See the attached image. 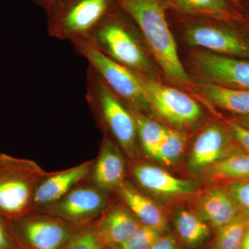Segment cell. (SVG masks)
<instances>
[{
	"mask_svg": "<svg viewBox=\"0 0 249 249\" xmlns=\"http://www.w3.org/2000/svg\"><path fill=\"white\" fill-rule=\"evenodd\" d=\"M247 222L237 217L231 222L218 229L214 249H241L245 237Z\"/></svg>",
	"mask_w": 249,
	"mask_h": 249,
	"instance_id": "cell-25",
	"label": "cell"
},
{
	"mask_svg": "<svg viewBox=\"0 0 249 249\" xmlns=\"http://www.w3.org/2000/svg\"><path fill=\"white\" fill-rule=\"evenodd\" d=\"M199 215L213 227L227 225L237 216V204L227 191L214 188L201 196L198 204Z\"/></svg>",
	"mask_w": 249,
	"mask_h": 249,
	"instance_id": "cell-19",
	"label": "cell"
},
{
	"mask_svg": "<svg viewBox=\"0 0 249 249\" xmlns=\"http://www.w3.org/2000/svg\"><path fill=\"white\" fill-rule=\"evenodd\" d=\"M116 4V0H58L47 11L49 34L71 42L89 37Z\"/></svg>",
	"mask_w": 249,
	"mask_h": 249,
	"instance_id": "cell-3",
	"label": "cell"
},
{
	"mask_svg": "<svg viewBox=\"0 0 249 249\" xmlns=\"http://www.w3.org/2000/svg\"><path fill=\"white\" fill-rule=\"evenodd\" d=\"M97 231V223L80 226L61 249H105Z\"/></svg>",
	"mask_w": 249,
	"mask_h": 249,
	"instance_id": "cell-26",
	"label": "cell"
},
{
	"mask_svg": "<svg viewBox=\"0 0 249 249\" xmlns=\"http://www.w3.org/2000/svg\"><path fill=\"white\" fill-rule=\"evenodd\" d=\"M161 233L154 228L142 224L133 235L118 247L119 249H150L161 237Z\"/></svg>",
	"mask_w": 249,
	"mask_h": 249,
	"instance_id": "cell-27",
	"label": "cell"
},
{
	"mask_svg": "<svg viewBox=\"0 0 249 249\" xmlns=\"http://www.w3.org/2000/svg\"><path fill=\"white\" fill-rule=\"evenodd\" d=\"M72 42L89 62L90 69L118 97L124 98L137 110L150 107L138 73L108 56L89 37Z\"/></svg>",
	"mask_w": 249,
	"mask_h": 249,
	"instance_id": "cell-4",
	"label": "cell"
},
{
	"mask_svg": "<svg viewBox=\"0 0 249 249\" xmlns=\"http://www.w3.org/2000/svg\"><path fill=\"white\" fill-rule=\"evenodd\" d=\"M208 101L226 110L249 116V90L231 89L206 83L199 87Z\"/></svg>",
	"mask_w": 249,
	"mask_h": 249,
	"instance_id": "cell-20",
	"label": "cell"
},
{
	"mask_svg": "<svg viewBox=\"0 0 249 249\" xmlns=\"http://www.w3.org/2000/svg\"><path fill=\"white\" fill-rule=\"evenodd\" d=\"M119 196L127 209L142 225L164 231L167 221L162 210L131 183L124 181L118 188Z\"/></svg>",
	"mask_w": 249,
	"mask_h": 249,
	"instance_id": "cell-18",
	"label": "cell"
},
{
	"mask_svg": "<svg viewBox=\"0 0 249 249\" xmlns=\"http://www.w3.org/2000/svg\"><path fill=\"white\" fill-rule=\"evenodd\" d=\"M192 64L196 73L207 83L249 90V60L199 51L192 55Z\"/></svg>",
	"mask_w": 249,
	"mask_h": 249,
	"instance_id": "cell-11",
	"label": "cell"
},
{
	"mask_svg": "<svg viewBox=\"0 0 249 249\" xmlns=\"http://www.w3.org/2000/svg\"><path fill=\"white\" fill-rule=\"evenodd\" d=\"M131 111L135 120L137 139L142 150L147 155L154 158L168 128L144 116L140 111L132 109Z\"/></svg>",
	"mask_w": 249,
	"mask_h": 249,
	"instance_id": "cell-22",
	"label": "cell"
},
{
	"mask_svg": "<svg viewBox=\"0 0 249 249\" xmlns=\"http://www.w3.org/2000/svg\"><path fill=\"white\" fill-rule=\"evenodd\" d=\"M132 175L142 188L160 196H191L199 188V184L196 181L175 178L164 170L147 163L134 165L132 168Z\"/></svg>",
	"mask_w": 249,
	"mask_h": 249,
	"instance_id": "cell-14",
	"label": "cell"
},
{
	"mask_svg": "<svg viewBox=\"0 0 249 249\" xmlns=\"http://www.w3.org/2000/svg\"><path fill=\"white\" fill-rule=\"evenodd\" d=\"M145 37L165 76L173 83L187 84L189 77L178 57L168 19V0H116Z\"/></svg>",
	"mask_w": 249,
	"mask_h": 249,
	"instance_id": "cell-1",
	"label": "cell"
},
{
	"mask_svg": "<svg viewBox=\"0 0 249 249\" xmlns=\"http://www.w3.org/2000/svg\"><path fill=\"white\" fill-rule=\"evenodd\" d=\"M231 1L232 4L235 6L236 8H237L238 9H242V3H241V0H230Z\"/></svg>",
	"mask_w": 249,
	"mask_h": 249,
	"instance_id": "cell-35",
	"label": "cell"
},
{
	"mask_svg": "<svg viewBox=\"0 0 249 249\" xmlns=\"http://www.w3.org/2000/svg\"><path fill=\"white\" fill-rule=\"evenodd\" d=\"M33 1H35L36 4L42 6L46 11H47L58 0H33Z\"/></svg>",
	"mask_w": 249,
	"mask_h": 249,
	"instance_id": "cell-32",
	"label": "cell"
},
{
	"mask_svg": "<svg viewBox=\"0 0 249 249\" xmlns=\"http://www.w3.org/2000/svg\"><path fill=\"white\" fill-rule=\"evenodd\" d=\"M229 129L232 137L249 153V128L236 123H229Z\"/></svg>",
	"mask_w": 249,
	"mask_h": 249,
	"instance_id": "cell-30",
	"label": "cell"
},
{
	"mask_svg": "<svg viewBox=\"0 0 249 249\" xmlns=\"http://www.w3.org/2000/svg\"><path fill=\"white\" fill-rule=\"evenodd\" d=\"M169 9L180 13L233 23L245 20L240 9L230 0H168Z\"/></svg>",
	"mask_w": 249,
	"mask_h": 249,
	"instance_id": "cell-17",
	"label": "cell"
},
{
	"mask_svg": "<svg viewBox=\"0 0 249 249\" xmlns=\"http://www.w3.org/2000/svg\"><path fill=\"white\" fill-rule=\"evenodd\" d=\"M240 121L242 123V125L249 128V116H245V117L242 118L240 119Z\"/></svg>",
	"mask_w": 249,
	"mask_h": 249,
	"instance_id": "cell-34",
	"label": "cell"
},
{
	"mask_svg": "<svg viewBox=\"0 0 249 249\" xmlns=\"http://www.w3.org/2000/svg\"><path fill=\"white\" fill-rule=\"evenodd\" d=\"M150 249H178L177 241L173 235L161 236Z\"/></svg>",
	"mask_w": 249,
	"mask_h": 249,
	"instance_id": "cell-31",
	"label": "cell"
},
{
	"mask_svg": "<svg viewBox=\"0 0 249 249\" xmlns=\"http://www.w3.org/2000/svg\"><path fill=\"white\" fill-rule=\"evenodd\" d=\"M246 1H247V4H248L249 6V0H246Z\"/></svg>",
	"mask_w": 249,
	"mask_h": 249,
	"instance_id": "cell-36",
	"label": "cell"
},
{
	"mask_svg": "<svg viewBox=\"0 0 249 249\" xmlns=\"http://www.w3.org/2000/svg\"><path fill=\"white\" fill-rule=\"evenodd\" d=\"M10 223L0 214V249H19Z\"/></svg>",
	"mask_w": 249,
	"mask_h": 249,
	"instance_id": "cell-29",
	"label": "cell"
},
{
	"mask_svg": "<svg viewBox=\"0 0 249 249\" xmlns=\"http://www.w3.org/2000/svg\"><path fill=\"white\" fill-rule=\"evenodd\" d=\"M88 99L103 122L129 158L137 155V134L132 111L127 110L115 93L89 68Z\"/></svg>",
	"mask_w": 249,
	"mask_h": 249,
	"instance_id": "cell-6",
	"label": "cell"
},
{
	"mask_svg": "<svg viewBox=\"0 0 249 249\" xmlns=\"http://www.w3.org/2000/svg\"><path fill=\"white\" fill-rule=\"evenodd\" d=\"M126 164L122 151L111 139L101 142L97 159L91 170V183L105 193L117 191L124 181Z\"/></svg>",
	"mask_w": 249,
	"mask_h": 249,
	"instance_id": "cell-15",
	"label": "cell"
},
{
	"mask_svg": "<svg viewBox=\"0 0 249 249\" xmlns=\"http://www.w3.org/2000/svg\"><path fill=\"white\" fill-rule=\"evenodd\" d=\"M149 106L170 124L184 127L201 117V109L186 93L165 86L139 73Z\"/></svg>",
	"mask_w": 249,
	"mask_h": 249,
	"instance_id": "cell-10",
	"label": "cell"
},
{
	"mask_svg": "<svg viewBox=\"0 0 249 249\" xmlns=\"http://www.w3.org/2000/svg\"><path fill=\"white\" fill-rule=\"evenodd\" d=\"M142 225L125 205H116L97 223V231L105 246H119Z\"/></svg>",
	"mask_w": 249,
	"mask_h": 249,
	"instance_id": "cell-16",
	"label": "cell"
},
{
	"mask_svg": "<svg viewBox=\"0 0 249 249\" xmlns=\"http://www.w3.org/2000/svg\"><path fill=\"white\" fill-rule=\"evenodd\" d=\"M19 249H24L21 248V247H20V248H19Z\"/></svg>",
	"mask_w": 249,
	"mask_h": 249,
	"instance_id": "cell-37",
	"label": "cell"
},
{
	"mask_svg": "<svg viewBox=\"0 0 249 249\" xmlns=\"http://www.w3.org/2000/svg\"><path fill=\"white\" fill-rule=\"evenodd\" d=\"M47 174L34 160L0 154V214L12 222L33 211L36 189Z\"/></svg>",
	"mask_w": 249,
	"mask_h": 249,
	"instance_id": "cell-2",
	"label": "cell"
},
{
	"mask_svg": "<svg viewBox=\"0 0 249 249\" xmlns=\"http://www.w3.org/2000/svg\"><path fill=\"white\" fill-rule=\"evenodd\" d=\"M241 249H249V230L246 232L245 237L242 240Z\"/></svg>",
	"mask_w": 249,
	"mask_h": 249,
	"instance_id": "cell-33",
	"label": "cell"
},
{
	"mask_svg": "<svg viewBox=\"0 0 249 249\" xmlns=\"http://www.w3.org/2000/svg\"><path fill=\"white\" fill-rule=\"evenodd\" d=\"M227 192L236 204L249 211V181H233L229 184Z\"/></svg>",
	"mask_w": 249,
	"mask_h": 249,
	"instance_id": "cell-28",
	"label": "cell"
},
{
	"mask_svg": "<svg viewBox=\"0 0 249 249\" xmlns=\"http://www.w3.org/2000/svg\"><path fill=\"white\" fill-rule=\"evenodd\" d=\"M94 160H88L73 168L48 173L36 189L33 211L60 200L69 192L90 178Z\"/></svg>",
	"mask_w": 249,
	"mask_h": 249,
	"instance_id": "cell-12",
	"label": "cell"
},
{
	"mask_svg": "<svg viewBox=\"0 0 249 249\" xmlns=\"http://www.w3.org/2000/svg\"><path fill=\"white\" fill-rule=\"evenodd\" d=\"M174 224L178 237L191 248H197L202 245L211 232L208 223L199 214L190 210H178Z\"/></svg>",
	"mask_w": 249,
	"mask_h": 249,
	"instance_id": "cell-21",
	"label": "cell"
},
{
	"mask_svg": "<svg viewBox=\"0 0 249 249\" xmlns=\"http://www.w3.org/2000/svg\"></svg>",
	"mask_w": 249,
	"mask_h": 249,
	"instance_id": "cell-38",
	"label": "cell"
},
{
	"mask_svg": "<svg viewBox=\"0 0 249 249\" xmlns=\"http://www.w3.org/2000/svg\"><path fill=\"white\" fill-rule=\"evenodd\" d=\"M186 143L184 134L175 129H168L154 159L163 164L173 165L182 155Z\"/></svg>",
	"mask_w": 249,
	"mask_h": 249,
	"instance_id": "cell-24",
	"label": "cell"
},
{
	"mask_svg": "<svg viewBox=\"0 0 249 249\" xmlns=\"http://www.w3.org/2000/svg\"><path fill=\"white\" fill-rule=\"evenodd\" d=\"M107 194L92 183H80L60 200L45 207L34 210L58 218L73 225L94 222L107 209Z\"/></svg>",
	"mask_w": 249,
	"mask_h": 249,
	"instance_id": "cell-9",
	"label": "cell"
},
{
	"mask_svg": "<svg viewBox=\"0 0 249 249\" xmlns=\"http://www.w3.org/2000/svg\"><path fill=\"white\" fill-rule=\"evenodd\" d=\"M205 171L214 178L247 179L249 178V155L232 154Z\"/></svg>",
	"mask_w": 249,
	"mask_h": 249,
	"instance_id": "cell-23",
	"label": "cell"
},
{
	"mask_svg": "<svg viewBox=\"0 0 249 249\" xmlns=\"http://www.w3.org/2000/svg\"><path fill=\"white\" fill-rule=\"evenodd\" d=\"M232 146L227 132L218 126L211 124L196 138L192 147L188 168L192 173H199L232 154Z\"/></svg>",
	"mask_w": 249,
	"mask_h": 249,
	"instance_id": "cell-13",
	"label": "cell"
},
{
	"mask_svg": "<svg viewBox=\"0 0 249 249\" xmlns=\"http://www.w3.org/2000/svg\"><path fill=\"white\" fill-rule=\"evenodd\" d=\"M125 16V12L116 3L88 37L111 59L143 75L148 70V62L126 24Z\"/></svg>",
	"mask_w": 249,
	"mask_h": 249,
	"instance_id": "cell-5",
	"label": "cell"
},
{
	"mask_svg": "<svg viewBox=\"0 0 249 249\" xmlns=\"http://www.w3.org/2000/svg\"><path fill=\"white\" fill-rule=\"evenodd\" d=\"M172 12L183 26L189 45L227 56L249 58V42L233 31L214 24L211 19L180 14L173 10Z\"/></svg>",
	"mask_w": 249,
	"mask_h": 249,
	"instance_id": "cell-8",
	"label": "cell"
},
{
	"mask_svg": "<svg viewBox=\"0 0 249 249\" xmlns=\"http://www.w3.org/2000/svg\"><path fill=\"white\" fill-rule=\"evenodd\" d=\"M9 223L18 245L24 249H61L80 227L34 211Z\"/></svg>",
	"mask_w": 249,
	"mask_h": 249,
	"instance_id": "cell-7",
	"label": "cell"
}]
</instances>
